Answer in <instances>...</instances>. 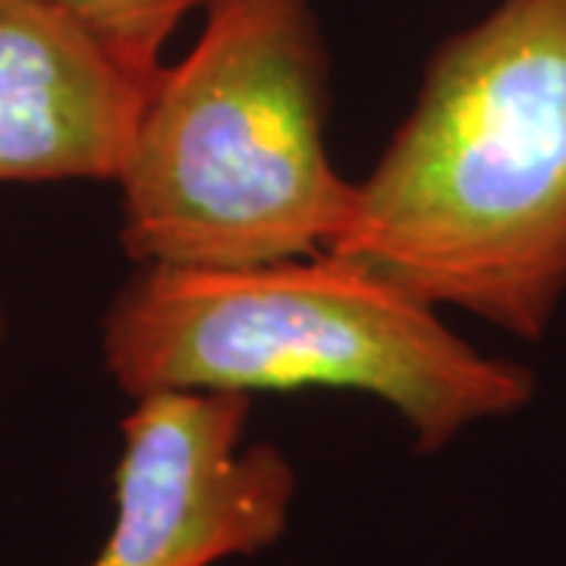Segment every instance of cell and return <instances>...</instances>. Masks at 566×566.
Listing matches in <instances>:
<instances>
[{"label": "cell", "mask_w": 566, "mask_h": 566, "mask_svg": "<svg viewBox=\"0 0 566 566\" xmlns=\"http://www.w3.org/2000/svg\"><path fill=\"white\" fill-rule=\"evenodd\" d=\"M327 252L545 337L566 293V0H501L431 54Z\"/></svg>", "instance_id": "cell-1"}, {"label": "cell", "mask_w": 566, "mask_h": 566, "mask_svg": "<svg viewBox=\"0 0 566 566\" xmlns=\"http://www.w3.org/2000/svg\"><path fill=\"white\" fill-rule=\"evenodd\" d=\"M111 378L155 390H359L387 403L419 453L535 397L526 365L460 340L438 308L331 252L245 264H142L102 322Z\"/></svg>", "instance_id": "cell-2"}, {"label": "cell", "mask_w": 566, "mask_h": 566, "mask_svg": "<svg viewBox=\"0 0 566 566\" xmlns=\"http://www.w3.org/2000/svg\"><path fill=\"white\" fill-rule=\"evenodd\" d=\"M161 66L117 174L139 264L245 268L327 252L353 186L327 155V51L308 0H214Z\"/></svg>", "instance_id": "cell-3"}, {"label": "cell", "mask_w": 566, "mask_h": 566, "mask_svg": "<svg viewBox=\"0 0 566 566\" xmlns=\"http://www.w3.org/2000/svg\"><path fill=\"white\" fill-rule=\"evenodd\" d=\"M252 400L155 390L123 419L114 523L92 566H214L277 545L296 472L281 447L243 444Z\"/></svg>", "instance_id": "cell-4"}, {"label": "cell", "mask_w": 566, "mask_h": 566, "mask_svg": "<svg viewBox=\"0 0 566 566\" xmlns=\"http://www.w3.org/2000/svg\"><path fill=\"white\" fill-rule=\"evenodd\" d=\"M151 82L51 0H0V182L117 180Z\"/></svg>", "instance_id": "cell-5"}, {"label": "cell", "mask_w": 566, "mask_h": 566, "mask_svg": "<svg viewBox=\"0 0 566 566\" xmlns=\"http://www.w3.org/2000/svg\"><path fill=\"white\" fill-rule=\"evenodd\" d=\"M82 25L102 48L142 76L161 73L167 39L189 13L208 10L214 0H51Z\"/></svg>", "instance_id": "cell-6"}, {"label": "cell", "mask_w": 566, "mask_h": 566, "mask_svg": "<svg viewBox=\"0 0 566 566\" xmlns=\"http://www.w3.org/2000/svg\"><path fill=\"white\" fill-rule=\"evenodd\" d=\"M0 337H3V305H0Z\"/></svg>", "instance_id": "cell-7"}]
</instances>
